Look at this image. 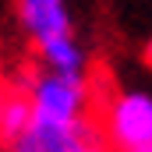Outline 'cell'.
<instances>
[{"label": "cell", "mask_w": 152, "mask_h": 152, "mask_svg": "<svg viewBox=\"0 0 152 152\" xmlns=\"http://www.w3.org/2000/svg\"><path fill=\"white\" fill-rule=\"evenodd\" d=\"M149 152H152V149H149Z\"/></svg>", "instance_id": "9"}, {"label": "cell", "mask_w": 152, "mask_h": 152, "mask_svg": "<svg viewBox=\"0 0 152 152\" xmlns=\"http://www.w3.org/2000/svg\"><path fill=\"white\" fill-rule=\"evenodd\" d=\"M142 60H145V67L152 71V36L145 39V46H142Z\"/></svg>", "instance_id": "6"}, {"label": "cell", "mask_w": 152, "mask_h": 152, "mask_svg": "<svg viewBox=\"0 0 152 152\" xmlns=\"http://www.w3.org/2000/svg\"><path fill=\"white\" fill-rule=\"evenodd\" d=\"M7 92H11V81L0 75V103H4V96H7Z\"/></svg>", "instance_id": "8"}, {"label": "cell", "mask_w": 152, "mask_h": 152, "mask_svg": "<svg viewBox=\"0 0 152 152\" xmlns=\"http://www.w3.org/2000/svg\"><path fill=\"white\" fill-rule=\"evenodd\" d=\"M96 127L103 145L113 152H149L152 149V88L120 85L110 88L96 110Z\"/></svg>", "instance_id": "2"}, {"label": "cell", "mask_w": 152, "mask_h": 152, "mask_svg": "<svg viewBox=\"0 0 152 152\" xmlns=\"http://www.w3.org/2000/svg\"><path fill=\"white\" fill-rule=\"evenodd\" d=\"M28 120H32V106H28L25 92L11 88V92L4 96V103H0V149H7V145L25 131Z\"/></svg>", "instance_id": "5"}, {"label": "cell", "mask_w": 152, "mask_h": 152, "mask_svg": "<svg viewBox=\"0 0 152 152\" xmlns=\"http://www.w3.org/2000/svg\"><path fill=\"white\" fill-rule=\"evenodd\" d=\"M11 88L25 92L32 117L50 120V124H81L92 120L96 106V85L88 75H60L50 67H21L11 78Z\"/></svg>", "instance_id": "1"}, {"label": "cell", "mask_w": 152, "mask_h": 152, "mask_svg": "<svg viewBox=\"0 0 152 152\" xmlns=\"http://www.w3.org/2000/svg\"><path fill=\"white\" fill-rule=\"evenodd\" d=\"M78 152H106V145L103 142H88V145H81Z\"/></svg>", "instance_id": "7"}, {"label": "cell", "mask_w": 152, "mask_h": 152, "mask_svg": "<svg viewBox=\"0 0 152 152\" xmlns=\"http://www.w3.org/2000/svg\"><path fill=\"white\" fill-rule=\"evenodd\" d=\"M88 142H103L96 117L81 124H50V120H28L25 131L7 145L4 152H78Z\"/></svg>", "instance_id": "4"}, {"label": "cell", "mask_w": 152, "mask_h": 152, "mask_svg": "<svg viewBox=\"0 0 152 152\" xmlns=\"http://www.w3.org/2000/svg\"><path fill=\"white\" fill-rule=\"evenodd\" d=\"M14 18L36 53L60 39L78 36L71 0H14Z\"/></svg>", "instance_id": "3"}]
</instances>
